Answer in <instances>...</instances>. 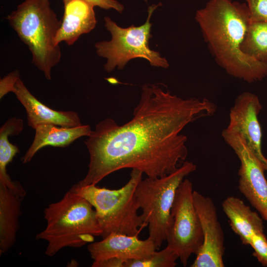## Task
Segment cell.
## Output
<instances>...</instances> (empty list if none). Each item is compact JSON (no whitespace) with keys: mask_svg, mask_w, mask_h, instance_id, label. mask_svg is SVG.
Wrapping results in <instances>:
<instances>
[{"mask_svg":"<svg viewBox=\"0 0 267 267\" xmlns=\"http://www.w3.org/2000/svg\"><path fill=\"white\" fill-rule=\"evenodd\" d=\"M243 53L267 63V22H251L241 46Z\"/></svg>","mask_w":267,"mask_h":267,"instance_id":"cell-19","label":"cell"},{"mask_svg":"<svg viewBox=\"0 0 267 267\" xmlns=\"http://www.w3.org/2000/svg\"><path fill=\"white\" fill-rule=\"evenodd\" d=\"M23 126L21 119L13 117L5 122L0 129V184L7 187L21 199L26 196V191L19 182L11 179L6 167L19 152L18 147L9 141L8 136L19 134Z\"/></svg>","mask_w":267,"mask_h":267,"instance_id":"cell-18","label":"cell"},{"mask_svg":"<svg viewBox=\"0 0 267 267\" xmlns=\"http://www.w3.org/2000/svg\"><path fill=\"white\" fill-rule=\"evenodd\" d=\"M222 207L232 230L243 245H249L255 233L264 231L263 218L239 198L227 197L222 202Z\"/></svg>","mask_w":267,"mask_h":267,"instance_id":"cell-16","label":"cell"},{"mask_svg":"<svg viewBox=\"0 0 267 267\" xmlns=\"http://www.w3.org/2000/svg\"><path fill=\"white\" fill-rule=\"evenodd\" d=\"M193 203L203 234V242L191 267H223L224 234L212 199L198 191L193 193Z\"/></svg>","mask_w":267,"mask_h":267,"instance_id":"cell-11","label":"cell"},{"mask_svg":"<svg viewBox=\"0 0 267 267\" xmlns=\"http://www.w3.org/2000/svg\"><path fill=\"white\" fill-rule=\"evenodd\" d=\"M160 5L161 3H159L150 5L146 22L137 27L132 25L122 28L109 17H104V25L110 33L111 39L108 41L97 42L94 46L97 54L107 59L104 65L106 71L111 72L116 67L122 70L130 60L135 58L145 59L153 66L164 68L169 66L165 58L149 46V40L152 37L150 18L154 11Z\"/></svg>","mask_w":267,"mask_h":267,"instance_id":"cell-7","label":"cell"},{"mask_svg":"<svg viewBox=\"0 0 267 267\" xmlns=\"http://www.w3.org/2000/svg\"><path fill=\"white\" fill-rule=\"evenodd\" d=\"M251 22H267V0H246Z\"/></svg>","mask_w":267,"mask_h":267,"instance_id":"cell-22","label":"cell"},{"mask_svg":"<svg viewBox=\"0 0 267 267\" xmlns=\"http://www.w3.org/2000/svg\"></svg>","mask_w":267,"mask_h":267,"instance_id":"cell-25","label":"cell"},{"mask_svg":"<svg viewBox=\"0 0 267 267\" xmlns=\"http://www.w3.org/2000/svg\"><path fill=\"white\" fill-rule=\"evenodd\" d=\"M7 187L0 184V254L15 244L21 215V201Z\"/></svg>","mask_w":267,"mask_h":267,"instance_id":"cell-17","label":"cell"},{"mask_svg":"<svg viewBox=\"0 0 267 267\" xmlns=\"http://www.w3.org/2000/svg\"><path fill=\"white\" fill-rule=\"evenodd\" d=\"M64 14L55 39L57 44L62 42L73 44L84 34L92 31L96 24L94 6L85 0H62Z\"/></svg>","mask_w":267,"mask_h":267,"instance_id":"cell-14","label":"cell"},{"mask_svg":"<svg viewBox=\"0 0 267 267\" xmlns=\"http://www.w3.org/2000/svg\"><path fill=\"white\" fill-rule=\"evenodd\" d=\"M126 261L117 259L111 258L101 262L92 263V267H124Z\"/></svg>","mask_w":267,"mask_h":267,"instance_id":"cell-24","label":"cell"},{"mask_svg":"<svg viewBox=\"0 0 267 267\" xmlns=\"http://www.w3.org/2000/svg\"><path fill=\"white\" fill-rule=\"evenodd\" d=\"M178 259L177 253L166 246L161 251H155L147 258L127 261L124 267H175Z\"/></svg>","mask_w":267,"mask_h":267,"instance_id":"cell-20","label":"cell"},{"mask_svg":"<svg viewBox=\"0 0 267 267\" xmlns=\"http://www.w3.org/2000/svg\"><path fill=\"white\" fill-rule=\"evenodd\" d=\"M192 162L184 161L174 172L157 178L141 179L135 189L141 216L148 228L149 236L159 249L164 241L176 191L184 178L195 171Z\"/></svg>","mask_w":267,"mask_h":267,"instance_id":"cell-6","label":"cell"},{"mask_svg":"<svg viewBox=\"0 0 267 267\" xmlns=\"http://www.w3.org/2000/svg\"><path fill=\"white\" fill-rule=\"evenodd\" d=\"M255 257L262 266L267 267V239L264 231L255 233L251 237L250 245Z\"/></svg>","mask_w":267,"mask_h":267,"instance_id":"cell-21","label":"cell"},{"mask_svg":"<svg viewBox=\"0 0 267 267\" xmlns=\"http://www.w3.org/2000/svg\"><path fill=\"white\" fill-rule=\"evenodd\" d=\"M193 186L188 179L179 185L171 208L166 240L186 267L192 254L197 255L203 242L201 222L193 199Z\"/></svg>","mask_w":267,"mask_h":267,"instance_id":"cell-8","label":"cell"},{"mask_svg":"<svg viewBox=\"0 0 267 267\" xmlns=\"http://www.w3.org/2000/svg\"><path fill=\"white\" fill-rule=\"evenodd\" d=\"M34 130V140L21 158L23 163L30 162L36 153L44 147H67L80 137L89 136L92 131L89 125L64 127L46 123L37 125Z\"/></svg>","mask_w":267,"mask_h":267,"instance_id":"cell-15","label":"cell"},{"mask_svg":"<svg viewBox=\"0 0 267 267\" xmlns=\"http://www.w3.org/2000/svg\"><path fill=\"white\" fill-rule=\"evenodd\" d=\"M142 174L133 169L128 182L117 189L100 188L96 184L72 186L95 209L102 238L112 233L138 236L140 229L147 226L141 215H138L140 208L135 195Z\"/></svg>","mask_w":267,"mask_h":267,"instance_id":"cell-5","label":"cell"},{"mask_svg":"<svg viewBox=\"0 0 267 267\" xmlns=\"http://www.w3.org/2000/svg\"><path fill=\"white\" fill-rule=\"evenodd\" d=\"M262 109L257 95L248 91L240 94L230 110L229 122L225 130L240 134L267 171V159L262 152V133L258 120Z\"/></svg>","mask_w":267,"mask_h":267,"instance_id":"cell-12","label":"cell"},{"mask_svg":"<svg viewBox=\"0 0 267 267\" xmlns=\"http://www.w3.org/2000/svg\"><path fill=\"white\" fill-rule=\"evenodd\" d=\"M32 55V63L51 80V69L60 61L55 39L61 24L49 0H25L6 17Z\"/></svg>","mask_w":267,"mask_h":267,"instance_id":"cell-4","label":"cell"},{"mask_svg":"<svg viewBox=\"0 0 267 267\" xmlns=\"http://www.w3.org/2000/svg\"><path fill=\"white\" fill-rule=\"evenodd\" d=\"M156 250L154 242L149 237L140 240L137 235L118 233H112L101 241L89 243L88 246L93 263L111 258L125 261L143 259L151 256Z\"/></svg>","mask_w":267,"mask_h":267,"instance_id":"cell-13","label":"cell"},{"mask_svg":"<svg viewBox=\"0 0 267 267\" xmlns=\"http://www.w3.org/2000/svg\"><path fill=\"white\" fill-rule=\"evenodd\" d=\"M222 135L240 161L238 173L240 191L258 211L261 217L267 221V180L263 165L240 134L224 129Z\"/></svg>","mask_w":267,"mask_h":267,"instance_id":"cell-9","label":"cell"},{"mask_svg":"<svg viewBox=\"0 0 267 267\" xmlns=\"http://www.w3.org/2000/svg\"><path fill=\"white\" fill-rule=\"evenodd\" d=\"M216 105L206 98L183 99L158 84H144L132 119L119 125L111 118L99 122L85 141L89 155L88 171L78 186L96 184L108 175L130 168L148 177L176 170L188 154L189 124L213 115Z\"/></svg>","mask_w":267,"mask_h":267,"instance_id":"cell-1","label":"cell"},{"mask_svg":"<svg viewBox=\"0 0 267 267\" xmlns=\"http://www.w3.org/2000/svg\"><path fill=\"white\" fill-rule=\"evenodd\" d=\"M44 213L46 226L36 238L46 241L47 256H53L65 247H83L101 236L95 209L72 187L59 201L48 205Z\"/></svg>","mask_w":267,"mask_h":267,"instance_id":"cell-3","label":"cell"},{"mask_svg":"<svg viewBox=\"0 0 267 267\" xmlns=\"http://www.w3.org/2000/svg\"><path fill=\"white\" fill-rule=\"evenodd\" d=\"M195 18L217 63L230 76L249 83L267 76V63L241 50L251 22L247 4L232 0H209Z\"/></svg>","mask_w":267,"mask_h":267,"instance_id":"cell-2","label":"cell"},{"mask_svg":"<svg viewBox=\"0 0 267 267\" xmlns=\"http://www.w3.org/2000/svg\"><path fill=\"white\" fill-rule=\"evenodd\" d=\"M94 6H98L100 8L108 10L114 9L120 13H122L124 7L123 4L116 0H85Z\"/></svg>","mask_w":267,"mask_h":267,"instance_id":"cell-23","label":"cell"},{"mask_svg":"<svg viewBox=\"0 0 267 267\" xmlns=\"http://www.w3.org/2000/svg\"><path fill=\"white\" fill-rule=\"evenodd\" d=\"M9 92H13L25 109L29 126L34 129L41 124H52L64 127L82 125L77 113L73 111H57L40 101L28 90L20 78L17 70L0 81V99Z\"/></svg>","mask_w":267,"mask_h":267,"instance_id":"cell-10","label":"cell"}]
</instances>
